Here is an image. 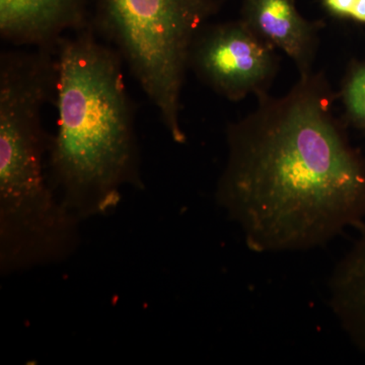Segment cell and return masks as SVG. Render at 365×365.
<instances>
[{
	"label": "cell",
	"instance_id": "obj_8",
	"mask_svg": "<svg viewBox=\"0 0 365 365\" xmlns=\"http://www.w3.org/2000/svg\"><path fill=\"white\" fill-rule=\"evenodd\" d=\"M342 96L350 120L365 127V66L357 67L348 76Z\"/></svg>",
	"mask_w": 365,
	"mask_h": 365
},
{
	"label": "cell",
	"instance_id": "obj_7",
	"mask_svg": "<svg viewBox=\"0 0 365 365\" xmlns=\"http://www.w3.org/2000/svg\"><path fill=\"white\" fill-rule=\"evenodd\" d=\"M336 264L329 280V306L350 341L365 352V223Z\"/></svg>",
	"mask_w": 365,
	"mask_h": 365
},
{
	"label": "cell",
	"instance_id": "obj_9",
	"mask_svg": "<svg viewBox=\"0 0 365 365\" xmlns=\"http://www.w3.org/2000/svg\"><path fill=\"white\" fill-rule=\"evenodd\" d=\"M322 4L336 18L365 24V0H322Z\"/></svg>",
	"mask_w": 365,
	"mask_h": 365
},
{
	"label": "cell",
	"instance_id": "obj_3",
	"mask_svg": "<svg viewBox=\"0 0 365 365\" xmlns=\"http://www.w3.org/2000/svg\"><path fill=\"white\" fill-rule=\"evenodd\" d=\"M215 0H100L103 24L165 129L186 143L181 97L192 48Z\"/></svg>",
	"mask_w": 365,
	"mask_h": 365
},
{
	"label": "cell",
	"instance_id": "obj_1",
	"mask_svg": "<svg viewBox=\"0 0 365 365\" xmlns=\"http://www.w3.org/2000/svg\"><path fill=\"white\" fill-rule=\"evenodd\" d=\"M228 126L216 202L257 254L321 248L365 223V160L333 114L321 72L299 76L281 97L258 96Z\"/></svg>",
	"mask_w": 365,
	"mask_h": 365
},
{
	"label": "cell",
	"instance_id": "obj_4",
	"mask_svg": "<svg viewBox=\"0 0 365 365\" xmlns=\"http://www.w3.org/2000/svg\"><path fill=\"white\" fill-rule=\"evenodd\" d=\"M275 50L240 20L199 34L190 64L216 93L241 101L267 93L277 71Z\"/></svg>",
	"mask_w": 365,
	"mask_h": 365
},
{
	"label": "cell",
	"instance_id": "obj_2",
	"mask_svg": "<svg viewBox=\"0 0 365 365\" xmlns=\"http://www.w3.org/2000/svg\"><path fill=\"white\" fill-rule=\"evenodd\" d=\"M55 83L49 182L83 222L116 208L126 187H141L130 102L119 56L88 32L60 39Z\"/></svg>",
	"mask_w": 365,
	"mask_h": 365
},
{
	"label": "cell",
	"instance_id": "obj_6",
	"mask_svg": "<svg viewBox=\"0 0 365 365\" xmlns=\"http://www.w3.org/2000/svg\"><path fill=\"white\" fill-rule=\"evenodd\" d=\"M86 0H0V34L14 44L47 47L81 28Z\"/></svg>",
	"mask_w": 365,
	"mask_h": 365
},
{
	"label": "cell",
	"instance_id": "obj_5",
	"mask_svg": "<svg viewBox=\"0 0 365 365\" xmlns=\"http://www.w3.org/2000/svg\"><path fill=\"white\" fill-rule=\"evenodd\" d=\"M241 21L262 40L284 52L299 76L314 71L316 26L299 14L294 0H244Z\"/></svg>",
	"mask_w": 365,
	"mask_h": 365
}]
</instances>
